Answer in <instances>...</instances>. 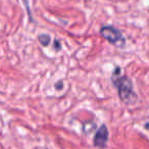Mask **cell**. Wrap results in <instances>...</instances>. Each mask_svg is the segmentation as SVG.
Here are the masks:
<instances>
[{
	"mask_svg": "<svg viewBox=\"0 0 149 149\" xmlns=\"http://www.w3.org/2000/svg\"><path fill=\"white\" fill-rule=\"evenodd\" d=\"M111 81L116 88L120 101L127 105H133L138 101V96L135 93L133 82L128 76H122L120 68L116 66L112 72Z\"/></svg>",
	"mask_w": 149,
	"mask_h": 149,
	"instance_id": "cell-1",
	"label": "cell"
},
{
	"mask_svg": "<svg viewBox=\"0 0 149 149\" xmlns=\"http://www.w3.org/2000/svg\"><path fill=\"white\" fill-rule=\"evenodd\" d=\"M100 35L111 45L116 47H124L126 45V38L118 29L113 26H103L100 29Z\"/></svg>",
	"mask_w": 149,
	"mask_h": 149,
	"instance_id": "cell-2",
	"label": "cell"
},
{
	"mask_svg": "<svg viewBox=\"0 0 149 149\" xmlns=\"http://www.w3.org/2000/svg\"><path fill=\"white\" fill-rule=\"evenodd\" d=\"M108 137H109V133H108V129L105 125H101L100 128L97 130V132L94 135V140L93 144L95 147L100 149H103L107 146V141Z\"/></svg>",
	"mask_w": 149,
	"mask_h": 149,
	"instance_id": "cell-3",
	"label": "cell"
},
{
	"mask_svg": "<svg viewBox=\"0 0 149 149\" xmlns=\"http://www.w3.org/2000/svg\"><path fill=\"white\" fill-rule=\"evenodd\" d=\"M38 40L43 46H48L50 43V37L46 34H42V35L38 36Z\"/></svg>",
	"mask_w": 149,
	"mask_h": 149,
	"instance_id": "cell-4",
	"label": "cell"
},
{
	"mask_svg": "<svg viewBox=\"0 0 149 149\" xmlns=\"http://www.w3.org/2000/svg\"><path fill=\"white\" fill-rule=\"evenodd\" d=\"M54 47L56 48L57 51H59V50L61 49V45H60V43H59L58 40H55V41H54Z\"/></svg>",
	"mask_w": 149,
	"mask_h": 149,
	"instance_id": "cell-5",
	"label": "cell"
},
{
	"mask_svg": "<svg viewBox=\"0 0 149 149\" xmlns=\"http://www.w3.org/2000/svg\"><path fill=\"white\" fill-rule=\"evenodd\" d=\"M63 87V84L60 82V84H58V85H55V88L56 89H61V88Z\"/></svg>",
	"mask_w": 149,
	"mask_h": 149,
	"instance_id": "cell-6",
	"label": "cell"
},
{
	"mask_svg": "<svg viewBox=\"0 0 149 149\" xmlns=\"http://www.w3.org/2000/svg\"><path fill=\"white\" fill-rule=\"evenodd\" d=\"M144 129L149 132V123H145V124H144Z\"/></svg>",
	"mask_w": 149,
	"mask_h": 149,
	"instance_id": "cell-7",
	"label": "cell"
}]
</instances>
